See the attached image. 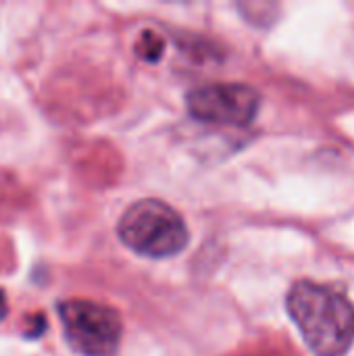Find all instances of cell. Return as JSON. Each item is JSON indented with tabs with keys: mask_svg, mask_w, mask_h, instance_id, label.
I'll list each match as a JSON object with an SVG mask.
<instances>
[{
	"mask_svg": "<svg viewBox=\"0 0 354 356\" xmlns=\"http://www.w3.org/2000/svg\"><path fill=\"white\" fill-rule=\"evenodd\" d=\"M288 313L317 356H344L354 344V305L336 288L296 282Z\"/></svg>",
	"mask_w": 354,
	"mask_h": 356,
	"instance_id": "6da1fadb",
	"label": "cell"
},
{
	"mask_svg": "<svg viewBox=\"0 0 354 356\" xmlns=\"http://www.w3.org/2000/svg\"><path fill=\"white\" fill-rule=\"evenodd\" d=\"M119 240L148 259H167L182 252L190 240L179 213L161 200H138L119 219Z\"/></svg>",
	"mask_w": 354,
	"mask_h": 356,
	"instance_id": "7a4b0ae2",
	"label": "cell"
},
{
	"mask_svg": "<svg viewBox=\"0 0 354 356\" xmlns=\"http://www.w3.org/2000/svg\"><path fill=\"white\" fill-rule=\"evenodd\" d=\"M58 319L67 346L79 356H115L121 344L123 323L115 309L94 300H63Z\"/></svg>",
	"mask_w": 354,
	"mask_h": 356,
	"instance_id": "3957f363",
	"label": "cell"
},
{
	"mask_svg": "<svg viewBox=\"0 0 354 356\" xmlns=\"http://www.w3.org/2000/svg\"><path fill=\"white\" fill-rule=\"evenodd\" d=\"M259 106V92L244 83H209L188 94L190 115L215 125H248Z\"/></svg>",
	"mask_w": 354,
	"mask_h": 356,
	"instance_id": "277c9868",
	"label": "cell"
},
{
	"mask_svg": "<svg viewBox=\"0 0 354 356\" xmlns=\"http://www.w3.org/2000/svg\"><path fill=\"white\" fill-rule=\"evenodd\" d=\"M44 332H46V315H35V317L31 319V327L25 332V338L35 340V338H40Z\"/></svg>",
	"mask_w": 354,
	"mask_h": 356,
	"instance_id": "5b68a950",
	"label": "cell"
},
{
	"mask_svg": "<svg viewBox=\"0 0 354 356\" xmlns=\"http://www.w3.org/2000/svg\"><path fill=\"white\" fill-rule=\"evenodd\" d=\"M6 313V302H4V290H0V319H4Z\"/></svg>",
	"mask_w": 354,
	"mask_h": 356,
	"instance_id": "8992f818",
	"label": "cell"
}]
</instances>
